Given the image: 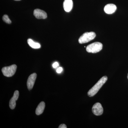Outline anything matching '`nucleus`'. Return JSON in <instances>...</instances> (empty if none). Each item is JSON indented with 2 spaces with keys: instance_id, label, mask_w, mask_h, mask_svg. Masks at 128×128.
Masks as SVG:
<instances>
[{
  "instance_id": "a211bd4d",
  "label": "nucleus",
  "mask_w": 128,
  "mask_h": 128,
  "mask_svg": "<svg viewBox=\"0 0 128 128\" xmlns=\"http://www.w3.org/2000/svg\"></svg>"
},
{
  "instance_id": "f257e3e1",
  "label": "nucleus",
  "mask_w": 128,
  "mask_h": 128,
  "mask_svg": "<svg viewBox=\"0 0 128 128\" xmlns=\"http://www.w3.org/2000/svg\"><path fill=\"white\" fill-rule=\"evenodd\" d=\"M108 80L107 76H105L101 78L88 92V95L89 97L93 96L98 92Z\"/></svg>"
},
{
  "instance_id": "dca6fc26",
  "label": "nucleus",
  "mask_w": 128,
  "mask_h": 128,
  "mask_svg": "<svg viewBox=\"0 0 128 128\" xmlns=\"http://www.w3.org/2000/svg\"><path fill=\"white\" fill-rule=\"evenodd\" d=\"M67 127L66 126V124H60V125L59 127V128H66Z\"/></svg>"
},
{
  "instance_id": "f03ea898",
  "label": "nucleus",
  "mask_w": 128,
  "mask_h": 128,
  "mask_svg": "<svg viewBox=\"0 0 128 128\" xmlns=\"http://www.w3.org/2000/svg\"><path fill=\"white\" fill-rule=\"evenodd\" d=\"M96 36L94 32H86L80 37L78 41L80 44L86 43L94 39Z\"/></svg>"
},
{
  "instance_id": "f8f14e48",
  "label": "nucleus",
  "mask_w": 128,
  "mask_h": 128,
  "mask_svg": "<svg viewBox=\"0 0 128 128\" xmlns=\"http://www.w3.org/2000/svg\"><path fill=\"white\" fill-rule=\"evenodd\" d=\"M28 45L32 48L34 49H38L41 48V46L38 43L35 42L32 39L29 38L28 40Z\"/></svg>"
},
{
  "instance_id": "6e6552de",
  "label": "nucleus",
  "mask_w": 128,
  "mask_h": 128,
  "mask_svg": "<svg viewBox=\"0 0 128 128\" xmlns=\"http://www.w3.org/2000/svg\"><path fill=\"white\" fill-rule=\"evenodd\" d=\"M19 92L18 90H16L14 92V95L13 97L10 100L9 102V107L11 109H14L16 107V101L18 99L19 97Z\"/></svg>"
},
{
  "instance_id": "2eb2a0df",
  "label": "nucleus",
  "mask_w": 128,
  "mask_h": 128,
  "mask_svg": "<svg viewBox=\"0 0 128 128\" xmlns=\"http://www.w3.org/2000/svg\"><path fill=\"white\" fill-rule=\"evenodd\" d=\"M58 66V63L57 62H55V63H54V64H53L52 65L53 67H54V68H57V66Z\"/></svg>"
},
{
  "instance_id": "ddd939ff",
  "label": "nucleus",
  "mask_w": 128,
  "mask_h": 128,
  "mask_svg": "<svg viewBox=\"0 0 128 128\" xmlns=\"http://www.w3.org/2000/svg\"><path fill=\"white\" fill-rule=\"evenodd\" d=\"M2 20L6 23L9 24L11 23V21L9 19V17H8V16H7V15H4L3 17H2Z\"/></svg>"
},
{
  "instance_id": "1a4fd4ad",
  "label": "nucleus",
  "mask_w": 128,
  "mask_h": 128,
  "mask_svg": "<svg viewBox=\"0 0 128 128\" xmlns=\"http://www.w3.org/2000/svg\"><path fill=\"white\" fill-rule=\"evenodd\" d=\"M116 6L114 4H109L106 5L104 8V11L107 14H112L116 10Z\"/></svg>"
},
{
  "instance_id": "9b49d317",
  "label": "nucleus",
  "mask_w": 128,
  "mask_h": 128,
  "mask_svg": "<svg viewBox=\"0 0 128 128\" xmlns=\"http://www.w3.org/2000/svg\"><path fill=\"white\" fill-rule=\"evenodd\" d=\"M45 107L44 102H42L38 105L36 110V114L37 115H39L42 114Z\"/></svg>"
},
{
  "instance_id": "9d476101",
  "label": "nucleus",
  "mask_w": 128,
  "mask_h": 128,
  "mask_svg": "<svg viewBox=\"0 0 128 128\" xmlns=\"http://www.w3.org/2000/svg\"><path fill=\"white\" fill-rule=\"evenodd\" d=\"M64 10L66 12H69L71 10L73 6L72 0H64L63 4Z\"/></svg>"
},
{
  "instance_id": "f3484780",
  "label": "nucleus",
  "mask_w": 128,
  "mask_h": 128,
  "mask_svg": "<svg viewBox=\"0 0 128 128\" xmlns=\"http://www.w3.org/2000/svg\"><path fill=\"white\" fill-rule=\"evenodd\" d=\"M16 0V1H19V0Z\"/></svg>"
},
{
  "instance_id": "4468645a",
  "label": "nucleus",
  "mask_w": 128,
  "mask_h": 128,
  "mask_svg": "<svg viewBox=\"0 0 128 128\" xmlns=\"http://www.w3.org/2000/svg\"><path fill=\"white\" fill-rule=\"evenodd\" d=\"M62 70H63V69H62V67H60L57 69L56 72H57V73H60L62 72Z\"/></svg>"
},
{
  "instance_id": "0eeeda50",
  "label": "nucleus",
  "mask_w": 128,
  "mask_h": 128,
  "mask_svg": "<svg viewBox=\"0 0 128 128\" xmlns=\"http://www.w3.org/2000/svg\"><path fill=\"white\" fill-rule=\"evenodd\" d=\"M34 15L38 19H45L48 17L46 12L41 9H35L34 12Z\"/></svg>"
},
{
  "instance_id": "7ed1b4c3",
  "label": "nucleus",
  "mask_w": 128,
  "mask_h": 128,
  "mask_svg": "<svg viewBox=\"0 0 128 128\" xmlns=\"http://www.w3.org/2000/svg\"><path fill=\"white\" fill-rule=\"evenodd\" d=\"M102 48V44L99 42H95L88 45L86 50L89 53H96L100 51Z\"/></svg>"
},
{
  "instance_id": "423d86ee",
  "label": "nucleus",
  "mask_w": 128,
  "mask_h": 128,
  "mask_svg": "<svg viewBox=\"0 0 128 128\" xmlns=\"http://www.w3.org/2000/svg\"><path fill=\"white\" fill-rule=\"evenodd\" d=\"M36 78L37 74L36 73H33L28 77L27 82V86L28 89L30 90L32 89Z\"/></svg>"
},
{
  "instance_id": "20e7f679",
  "label": "nucleus",
  "mask_w": 128,
  "mask_h": 128,
  "mask_svg": "<svg viewBox=\"0 0 128 128\" xmlns=\"http://www.w3.org/2000/svg\"><path fill=\"white\" fill-rule=\"evenodd\" d=\"M17 66L13 64L10 66L3 67L2 71L3 75L7 77H11L14 76L17 69Z\"/></svg>"
},
{
  "instance_id": "39448f33",
  "label": "nucleus",
  "mask_w": 128,
  "mask_h": 128,
  "mask_svg": "<svg viewBox=\"0 0 128 128\" xmlns=\"http://www.w3.org/2000/svg\"><path fill=\"white\" fill-rule=\"evenodd\" d=\"M92 112L96 116L102 115L103 112V108L101 104L100 103L95 104L92 108Z\"/></svg>"
}]
</instances>
